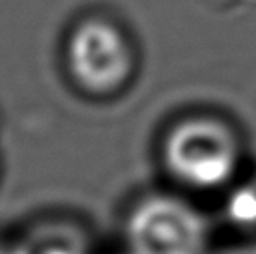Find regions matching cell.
<instances>
[{
  "instance_id": "6da1fadb",
  "label": "cell",
  "mask_w": 256,
  "mask_h": 254,
  "mask_svg": "<svg viewBox=\"0 0 256 254\" xmlns=\"http://www.w3.org/2000/svg\"><path fill=\"white\" fill-rule=\"evenodd\" d=\"M163 162L180 184L192 189H217L240 168V136L219 118H185L164 136Z\"/></svg>"
},
{
  "instance_id": "7a4b0ae2",
  "label": "cell",
  "mask_w": 256,
  "mask_h": 254,
  "mask_svg": "<svg viewBox=\"0 0 256 254\" xmlns=\"http://www.w3.org/2000/svg\"><path fill=\"white\" fill-rule=\"evenodd\" d=\"M66 66L82 92L112 96L133 77L135 54L126 34L112 22L86 19L68 38Z\"/></svg>"
},
{
  "instance_id": "3957f363",
  "label": "cell",
  "mask_w": 256,
  "mask_h": 254,
  "mask_svg": "<svg viewBox=\"0 0 256 254\" xmlns=\"http://www.w3.org/2000/svg\"><path fill=\"white\" fill-rule=\"evenodd\" d=\"M129 254H206L208 224L174 196L144 198L126 222Z\"/></svg>"
},
{
  "instance_id": "277c9868",
  "label": "cell",
  "mask_w": 256,
  "mask_h": 254,
  "mask_svg": "<svg viewBox=\"0 0 256 254\" xmlns=\"http://www.w3.org/2000/svg\"><path fill=\"white\" fill-rule=\"evenodd\" d=\"M28 254H90V250L80 240L70 236H50L40 243L28 245Z\"/></svg>"
},
{
  "instance_id": "5b68a950",
  "label": "cell",
  "mask_w": 256,
  "mask_h": 254,
  "mask_svg": "<svg viewBox=\"0 0 256 254\" xmlns=\"http://www.w3.org/2000/svg\"><path fill=\"white\" fill-rule=\"evenodd\" d=\"M217 254H256V245H242V247H230L219 250Z\"/></svg>"
},
{
  "instance_id": "8992f818",
  "label": "cell",
  "mask_w": 256,
  "mask_h": 254,
  "mask_svg": "<svg viewBox=\"0 0 256 254\" xmlns=\"http://www.w3.org/2000/svg\"><path fill=\"white\" fill-rule=\"evenodd\" d=\"M0 254H28V247H14V248H0Z\"/></svg>"
}]
</instances>
